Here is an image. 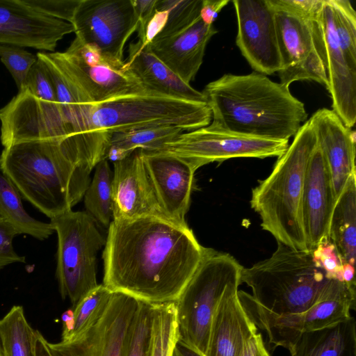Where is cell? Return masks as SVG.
Listing matches in <instances>:
<instances>
[{"label":"cell","mask_w":356,"mask_h":356,"mask_svg":"<svg viewBox=\"0 0 356 356\" xmlns=\"http://www.w3.org/2000/svg\"><path fill=\"white\" fill-rule=\"evenodd\" d=\"M103 284L149 304L175 302L207 255L188 225L144 216L112 220Z\"/></svg>","instance_id":"6da1fadb"},{"label":"cell","mask_w":356,"mask_h":356,"mask_svg":"<svg viewBox=\"0 0 356 356\" xmlns=\"http://www.w3.org/2000/svg\"><path fill=\"white\" fill-rule=\"evenodd\" d=\"M202 92L211 111L209 125L217 130L289 140L307 118L304 104L289 87L256 72L225 74Z\"/></svg>","instance_id":"7a4b0ae2"},{"label":"cell","mask_w":356,"mask_h":356,"mask_svg":"<svg viewBox=\"0 0 356 356\" xmlns=\"http://www.w3.org/2000/svg\"><path fill=\"white\" fill-rule=\"evenodd\" d=\"M0 170L23 198L50 219L79 203L90 183L89 168L62 141L21 142L4 147Z\"/></svg>","instance_id":"3957f363"},{"label":"cell","mask_w":356,"mask_h":356,"mask_svg":"<svg viewBox=\"0 0 356 356\" xmlns=\"http://www.w3.org/2000/svg\"><path fill=\"white\" fill-rule=\"evenodd\" d=\"M317 146L314 130L304 122L270 175L252 189L251 207L261 227L277 243L307 251L302 225L301 202L305 172Z\"/></svg>","instance_id":"277c9868"},{"label":"cell","mask_w":356,"mask_h":356,"mask_svg":"<svg viewBox=\"0 0 356 356\" xmlns=\"http://www.w3.org/2000/svg\"><path fill=\"white\" fill-rule=\"evenodd\" d=\"M311 252L277 243L272 255L242 268L241 282L252 289L253 300L265 309L282 315L302 312L320 298L330 281Z\"/></svg>","instance_id":"5b68a950"},{"label":"cell","mask_w":356,"mask_h":356,"mask_svg":"<svg viewBox=\"0 0 356 356\" xmlns=\"http://www.w3.org/2000/svg\"><path fill=\"white\" fill-rule=\"evenodd\" d=\"M211 117L207 102L174 97L145 89L95 105L92 122L98 131L111 134L165 126L191 131L208 126Z\"/></svg>","instance_id":"8992f818"},{"label":"cell","mask_w":356,"mask_h":356,"mask_svg":"<svg viewBox=\"0 0 356 356\" xmlns=\"http://www.w3.org/2000/svg\"><path fill=\"white\" fill-rule=\"evenodd\" d=\"M242 268L229 254L209 248L175 302L179 340L206 356L216 309L228 286L241 284Z\"/></svg>","instance_id":"52a82bcc"},{"label":"cell","mask_w":356,"mask_h":356,"mask_svg":"<svg viewBox=\"0 0 356 356\" xmlns=\"http://www.w3.org/2000/svg\"><path fill=\"white\" fill-rule=\"evenodd\" d=\"M58 236L56 277L63 299L73 307L99 284L97 255L106 238L86 211H68L51 218Z\"/></svg>","instance_id":"ba28073f"},{"label":"cell","mask_w":356,"mask_h":356,"mask_svg":"<svg viewBox=\"0 0 356 356\" xmlns=\"http://www.w3.org/2000/svg\"><path fill=\"white\" fill-rule=\"evenodd\" d=\"M274 10L282 61L280 83L289 88L297 81H314L327 88L321 10L302 11L289 0H269ZM324 3V2H323Z\"/></svg>","instance_id":"9c48e42d"},{"label":"cell","mask_w":356,"mask_h":356,"mask_svg":"<svg viewBox=\"0 0 356 356\" xmlns=\"http://www.w3.org/2000/svg\"><path fill=\"white\" fill-rule=\"evenodd\" d=\"M238 296L257 326L264 330L269 343L288 348L302 332L323 329L351 317L355 305V289L343 282L330 279L318 300L308 309L277 315L257 304L252 296L238 291Z\"/></svg>","instance_id":"30bf717a"},{"label":"cell","mask_w":356,"mask_h":356,"mask_svg":"<svg viewBox=\"0 0 356 356\" xmlns=\"http://www.w3.org/2000/svg\"><path fill=\"white\" fill-rule=\"evenodd\" d=\"M65 78L95 105L145 90L129 70L105 59L94 46L75 38L64 52H47Z\"/></svg>","instance_id":"8fae6325"},{"label":"cell","mask_w":356,"mask_h":356,"mask_svg":"<svg viewBox=\"0 0 356 356\" xmlns=\"http://www.w3.org/2000/svg\"><path fill=\"white\" fill-rule=\"evenodd\" d=\"M71 24L75 38L122 67L125 44L139 22L131 0H80Z\"/></svg>","instance_id":"7c38bea8"},{"label":"cell","mask_w":356,"mask_h":356,"mask_svg":"<svg viewBox=\"0 0 356 356\" xmlns=\"http://www.w3.org/2000/svg\"><path fill=\"white\" fill-rule=\"evenodd\" d=\"M288 147L289 140L243 136L208 125L184 132L153 151L188 159L199 168L234 158H279Z\"/></svg>","instance_id":"4fadbf2b"},{"label":"cell","mask_w":356,"mask_h":356,"mask_svg":"<svg viewBox=\"0 0 356 356\" xmlns=\"http://www.w3.org/2000/svg\"><path fill=\"white\" fill-rule=\"evenodd\" d=\"M36 56L46 64L54 83L67 134L64 145L80 163L92 170L105 159L111 134L95 128V104L65 78L47 52H38Z\"/></svg>","instance_id":"5bb4252c"},{"label":"cell","mask_w":356,"mask_h":356,"mask_svg":"<svg viewBox=\"0 0 356 356\" xmlns=\"http://www.w3.org/2000/svg\"><path fill=\"white\" fill-rule=\"evenodd\" d=\"M139 300L113 292L99 319L70 342L48 346L53 356H124L127 334Z\"/></svg>","instance_id":"9a60e30c"},{"label":"cell","mask_w":356,"mask_h":356,"mask_svg":"<svg viewBox=\"0 0 356 356\" xmlns=\"http://www.w3.org/2000/svg\"><path fill=\"white\" fill-rule=\"evenodd\" d=\"M237 19L236 43L256 72H278L282 61L274 10L269 0H234Z\"/></svg>","instance_id":"2e32d148"},{"label":"cell","mask_w":356,"mask_h":356,"mask_svg":"<svg viewBox=\"0 0 356 356\" xmlns=\"http://www.w3.org/2000/svg\"><path fill=\"white\" fill-rule=\"evenodd\" d=\"M140 150L157 202L170 220L187 225L194 174L197 166L188 159L156 151Z\"/></svg>","instance_id":"e0dca14e"},{"label":"cell","mask_w":356,"mask_h":356,"mask_svg":"<svg viewBox=\"0 0 356 356\" xmlns=\"http://www.w3.org/2000/svg\"><path fill=\"white\" fill-rule=\"evenodd\" d=\"M74 32L72 24L50 17L24 0H0V43L54 52Z\"/></svg>","instance_id":"ac0fdd59"},{"label":"cell","mask_w":356,"mask_h":356,"mask_svg":"<svg viewBox=\"0 0 356 356\" xmlns=\"http://www.w3.org/2000/svg\"><path fill=\"white\" fill-rule=\"evenodd\" d=\"M331 174L317 146L307 166L302 202V225L307 251L329 239L331 217L337 202Z\"/></svg>","instance_id":"d6986e66"},{"label":"cell","mask_w":356,"mask_h":356,"mask_svg":"<svg viewBox=\"0 0 356 356\" xmlns=\"http://www.w3.org/2000/svg\"><path fill=\"white\" fill-rule=\"evenodd\" d=\"M112 198L113 220L144 216L169 220L157 202L140 149L113 162Z\"/></svg>","instance_id":"ffe728a7"},{"label":"cell","mask_w":356,"mask_h":356,"mask_svg":"<svg viewBox=\"0 0 356 356\" xmlns=\"http://www.w3.org/2000/svg\"><path fill=\"white\" fill-rule=\"evenodd\" d=\"M320 19L332 111L351 129L356 121V71L349 66L339 46L328 0H324Z\"/></svg>","instance_id":"44dd1931"},{"label":"cell","mask_w":356,"mask_h":356,"mask_svg":"<svg viewBox=\"0 0 356 356\" xmlns=\"http://www.w3.org/2000/svg\"><path fill=\"white\" fill-rule=\"evenodd\" d=\"M318 146L329 168L337 200L355 173V132L326 108L317 110L308 120Z\"/></svg>","instance_id":"7402d4cb"},{"label":"cell","mask_w":356,"mask_h":356,"mask_svg":"<svg viewBox=\"0 0 356 356\" xmlns=\"http://www.w3.org/2000/svg\"><path fill=\"white\" fill-rule=\"evenodd\" d=\"M218 33L199 17L188 27L173 35L155 38L150 51L184 82L190 84L198 72L209 40Z\"/></svg>","instance_id":"603a6c76"},{"label":"cell","mask_w":356,"mask_h":356,"mask_svg":"<svg viewBox=\"0 0 356 356\" xmlns=\"http://www.w3.org/2000/svg\"><path fill=\"white\" fill-rule=\"evenodd\" d=\"M240 284L228 286L213 316L206 356H240L257 326L238 296Z\"/></svg>","instance_id":"cb8c5ba5"},{"label":"cell","mask_w":356,"mask_h":356,"mask_svg":"<svg viewBox=\"0 0 356 356\" xmlns=\"http://www.w3.org/2000/svg\"><path fill=\"white\" fill-rule=\"evenodd\" d=\"M128 52L122 67L134 74L145 89L174 97L207 102L202 92L181 80L148 46L141 49L138 42H131Z\"/></svg>","instance_id":"d4e9b609"},{"label":"cell","mask_w":356,"mask_h":356,"mask_svg":"<svg viewBox=\"0 0 356 356\" xmlns=\"http://www.w3.org/2000/svg\"><path fill=\"white\" fill-rule=\"evenodd\" d=\"M287 349L291 356H356L355 318L302 332Z\"/></svg>","instance_id":"484cf974"},{"label":"cell","mask_w":356,"mask_h":356,"mask_svg":"<svg viewBox=\"0 0 356 356\" xmlns=\"http://www.w3.org/2000/svg\"><path fill=\"white\" fill-rule=\"evenodd\" d=\"M348 180L338 197L330 223L329 240L343 263L355 266L356 254V179Z\"/></svg>","instance_id":"4316f807"},{"label":"cell","mask_w":356,"mask_h":356,"mask_svg":"<svg viewBox=\"0 0 356 356\" xmlns=\"http://www.w3.org/2000/svg\"><path fill=\"white\" fill-rule=\"evenodd\" d=\"M184 132L186 131L180 127L165 126L113 133L105 159L115 162L124 159L137 149L155 150Z\"/></svg>","instance_id":"83f0119b"},{"label":"cell","mask_w":356,"mask_h":356,"mask_svg":"<svg viewBox=\"0 0 356 356\" xmlns=\"http://www.w3.org/2000/svg\"><path fill=\"white\" fill-rule=\"evenodd\" d=\"M0 218L10 223L19 234H29L38 240L47 238L54 232L50 223L29 216L23 207L19 191L3 174H0Z\"/></svg>","instance_id":"f1b7e54d"},{"label":"cell","mask_w":356,"mask_h":356,"mask_svg":"<svg viewBox=\"0 0 356 356\" xmlns=\"http://www.w3.org/2000/svg\"><path fill=\"white\" fill-rule=\"evenodd\" d=\"M35 331L27 322L22 307L13 306L0 320L3 356H35Z\"/></svg>","instance_id":"f546056e"},{"label":"cell","mask_w":356,"mask_h":356,"mask_svg":"<svg viewBox=\"0 0 356 356\" xmlns=\"http://www.w3.org/2000/svg\"><path fill=\"white\" fill-rule=\"evenodd\" d=\"M95 168L92 179L83 196L84 206L86 212L97 225L108 229L113 220V171L106 159Z\"/></svg>","instance_id":"4dcf8cb0"},{"label":"cell","mask_w":356,"mask_h":356,"mask_svg":"<svg viewBox=\"0 0 356 356\" xmlns=\"http://www.w3.org/2000/svg\"><path fill=\"white\" fill-rule=\"evenodd\" d=\"M152 305V341L149 356H172L179 339L175 304Z\"/></svg>","instance_id":"1f68e13d"},{"label":"cell","mask_w":356,"mask_h":356,"mask_svg":"<svg viewBox=\"0 0 356 356\" xmlns=\"http://www.w3.org/2000/svg\"><path fill=\"white\" fill-rule=\"evenodd\" d=\"M112 294L113 292L103 284H99L72 307L73 327L66 342L75 339L99 319L105 311Z\"/></svg>","instance_id":"d6a6232c"},{"label":"cell","mask_w":356,"mask_h":356,"mask_svg":"<svg viewBox=\"0 0 356 356\" xmlns=\"http://www.w3.org/2000/svg\"><path fill=\"white\" fill-rule=\"evenodd\" d=\"M339 46L349 66L356 71V13L348 0H328Z\"/></svg>","instance_id":"836d02e7"},{"label":"cell","mask_w":356,"mask_h":356,"mask_svg":"<svg viewBox=\"0 0 356 356\" xmlns=\"http://www.w3.org/2000/svg\"><path fill=\"white\" fill-rule=\"evenodd\" d=\"M153 305L139 300L129 327L124 356H149L152 341Z\"/></svg>","instance_id":"e575fe53"},{"label":"cell","mask_w":356,"mask_h":356,"mask_svg":"<svg viewBox=\"0 0 356 356\" xmlns=\"http://www.w3.org/2000/svg\"><path fill=\"white\" fill-rule=\"evenodd\" d=\"M202 0H157L156 10H167V22L156 38L173 35L188 27L200 17Z\"/></svg>","instance_id":"d590c367"},{"label":"cell","mask_w":356,"mask_h":356,"mask_svg":"<svg viewBox=\"0 0 356 356\" xmlns=\"http://www.w3.org/2000/svg\"><path fill=\"white\" fill-rule=\"evenodd\" d=\"M0 59L12 75L18 92L23 90L27 75L38 60L37 56L22 47L0 43Z\"/></svg>","instance_id":"8d00e7d4"},{"label":"cell","mask_w":356,"mask_h":356,"mask_svg":"<svg viewBox=\"0 0 356 356\" xmlns=\"http://www.w3.org/2000/svg\"><path fill=\"white\" fill-rule=\"evenodd\" d=\"M24 90H29L41 100L56 102L55 88L49 70L46 64L38 58L27 75Z\"/></svg>","instance_id":"74e56055"},{"label":"cell","mask_w":356,"mask_h":356,"mask_svg":"<svg viewBox=\"0 0 356 356\" xmlns=\"http://www.w3.org/2000/svg\"><path fill=\"white\" fill-rule=\"evenodd\" d=\"M311 252L315 264L323 270L330 279L342 282L343 263L335 246L329 239L319 243Z\"/></svg>","instance_id":"f35d334b"},{"label":"cell","mask_w":356,"mask_h":356,"mask_svg":"<svg viewBox=\"0 0 356 356\" xmlns=\"http://www.w3.org/2000/svg\"><path fill=\"white\" fill-rule=\"evenodd\" d=\"M39 11L71 24L80 0H24Z\"/></svg>","instance_id":"ab89813d"},{"label":"cell","mask_w":356,"mask_h":356,"mask_svg":"<svg viewBox=\"0 0 356 356\" xmlns=\"http://www.w3.org/2000/svg\"><path fill=\"white\" fill-rule=\"evenodd\" d=\"M17 235L19 233L15 228L0 218V270L13 263L25 262V257L17 254L13 248V241Z\"/></svg>","instance_id":"60d3db41"},{"label":"cell","mask_w":356,"mask_h":356,"mask_svg":"<svg viewBox=\"0 0 356 356\" xmlns=\"http://www.w3.org/2000/svg\"><path fill=\"white\" fill-rule=\"evenodd\" d=\"M168 17L167 10H155L144 26L137 29V42L141 49L148 46L161 32L167 22Z\"/></svg>","instance_id":"b9f144b4"},{"label":"cell","mask_w":356,"mask_h":356,"mask_svg":"<svg viewBox=\"0 0 356 356\" xmlns=\"http://www.w3.org/2000/svg\"><path fill=\"white\" fill-rule=\"evenodd\" d=\"M229 2V0H202L200 13L202 21L207 25H213L218 13Z\"/></svg>","instance_id":"7bdbcfd3"},{"label":"cell","mask_w":356,"mask_h":356,"mask_svg":"<svg viewBox=\"0 0 356 356\" xmlns=\"http://www.w3.org/2000/svg\"><path fill=\"white\" fill-rule=\"evenodd\" d=\"M240 356H270L261 333L254 334L246 341Z\"/></svg>","instance_id":"ee69618b"},{"label":"cell","mask_w":356,"mask_h":356,"mask_svg":"<svg viewBox=\"0 0 356 356\" xmlns=\"http://www.w3.org/2000/svg\"><path fill=\"white\" fill-rule=\"evenodd\" d=\"M138 19V28H142L155 12L157 0H131Z\"/></svg>","instance_id":"f6af8a7d"},{"label":"cell","mask_w":356,"mask_h":356,"mask_svg":"<svg viewBox=\"0 0 356 356\" xmlns=\"http://www.w3.org/2000/svg\"><path fill=\"white\" fill-rule=\"evenodd\" d=\"M172 356H205L197 350L179 340L176 343Z\"/></svg>","instance_id":"bcb514c9"},{"label":"cell","mask_w":356,"mask_h":356,"mask_svg":"<svg viewBox=\"0 0 356 356\" xmlns=\"http://www.w3.org/2000/svg\"><path fill=\"white\" fill-rule=\"evenodd\" d=\"M35 356H53L48 346V341L42 334L35 331Z\"/></svg>","instance_id":"7dc6e473"},{"label":"cell","mask_w":356,"mask_h":356,"mask_svg":"<svg viewBox=\"0 0 356 356\" xmlns=\"http://www.w3.org/2000/svg\"><path fill=\"white\" fill-rule=\"evenodd\" d=\"M355 268L353 265L348 263L343 264L341 278L342 282L346 283L349 287L355 289Z\"/></svg>","instance_id":"c3c4849f"},{"label":"cell","mask_w":356,"mask_h":356,"mask_svg":"<svg viewBox=\"0 0 356 356\" xmlns=\"http://www.w3.org/2000/svg\"><path fill=\"white\" fill-rule=\"evenodd\" d=\"M0 356H3V352H2L1 341H0Z\"/></svg>","instance_id":"681fc988"}]
</instances>
